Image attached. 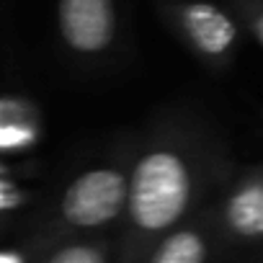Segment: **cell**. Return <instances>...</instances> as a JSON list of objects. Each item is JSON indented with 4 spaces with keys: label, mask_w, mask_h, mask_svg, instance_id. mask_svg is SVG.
<instances>
[{
    "label": "cell",
    "mask_w": 263,
    "mask_h": 263,
    "mask_svg": "<svg viewBox=\"0 0 263 263\" xmlns=\"http://www.w3.org/2000/svg\"><path fill=\"white\" fill-rule=\"evenodd\" d=\"M126 201L135 222L145 230H163L173 224L189 204L186 165L171 153H153L135 168Z\"/></svg>",
    "instance_id": "1"
},
{
    "label": "cell",
    "mask_w": 263,
    "mask_h": 263,
    "mask_svg": "<svg viewBox=\"0 0 263 263\" xmlns=\"http://www.w3.org/2000/svg\"><path fill=\"white\" fill-rule=\"evenodd\" d=\"M124 204L126 181L116 171H90L72 181L62 199V212L78 227H96L114 219Z\"/></svg>",
    "instance_id": "2"
},
{
    "label": "cell",
    "mask_w": 263,
    "mask_h": 263,
    "mask_svg": "<svg viewBox=\"0 0 263 263\" xmlns=\"http://www.w3.org/2000/svg\"><path fill=\"white\" fill-rule=\"evenodd\" d=\"M60 29L72 49H103L114 34L111 0H60Z\"/></svg>",
    "instance_id": "3"
},
{
    "label": "cell",
    "mask_w": 263,
    "mask_h": 263,
    "mask_svg": "<svg viewBox=\"0 0 263 263\" xmlns=\"http://www.w3.org/2000/svg\"><path fill=\"white\" fill-rule=\"evenodd\" d=\"M183 26L204 54H224L235 42V24L227 13L209 3H194L183 11Z\"/></svg>",
    "instance_id": "4"
},
{
    "label": "cell",
    "mask_w": 263,
    "mask_h": 263,
    "mask_svg": "<svg viewBox=\"0 0 263 263\" xmlns=\"http://www.w3.org/2000/svg\"><path fill=\"white\" fill-rule=\"evenodd\" d=\"M230 222L242 235H260L263 232V189L253 186L240 191L230 204Z\"/></svg>",
    "instance_id": "5"
},
{
    "label": "cell",
    "mask_w": 263,
    "mask_h": 263,
    "mask_svg": "<svg viewBox=\"0 0 263 263\" xmlns=\"http://www.w3.org/2000/svg\"><path fill=\"white\" fill-rule=\"evenodd\" d=\"M153 263H204V242L194 232H178L158 248Z\"/></svg>",
    "instance_id": "6"
},
{
    "label": "cell",
    "mask_w": 263,
    "mask_h": 263,
    "mask_svg": "<svg viewBox=\"0 0 263 263\" xmlns=\"http://www.w3.org/2000/svg\"><path fill=\"white\" fill-rule=\"evenodd\" d=\"M52 263H103V258L93 250V248H83V245H72V248H65L60 250Z\"/></svg>",
    "instance_id": "7"
},
{
    "label": "cell",
    "mask_w": 263,
    "mask_h": 263,
    "mask_svg": "<svg viewBox=\"0 0 263 263\" xmlns=\"http://www.w3.org/2000/svg\"><path fill=\"white\" fill-rule=\"evenodd\" d=\"M31 140V132L8 126V129H0V147H13V145H24Z\"/></svg>",
    "instance_id": "8"
},
{
    "label": "cell",
    "mask_w": 263,
    "mask_h": 263,
    "mask_svg": "<svg viewBox=\"0 0 263 263\" xmlns=\"http://www.w3.org/2000/svg\"><path fill=\"white\" fill-rule=\"evenodd\" d=\"M255 34L263 42V11H258V16H255Z\"/></svg>",
    "instance_id": "9"
},
{
    "label": "cell",
    "mask_w": 263,
    "mask_h": 263,
    "mask_svg": "<svg viewBox=\"0 0 263 263\" xmlns=\"http://www.w3.org/2000/svg\"><path fill=\"white\" fill-rule=\"evenodd\" d=\"M0 263H21V258L11 255V253H0Z\"/></svg>",
    "instance_id": "10"
}]
</instances>
